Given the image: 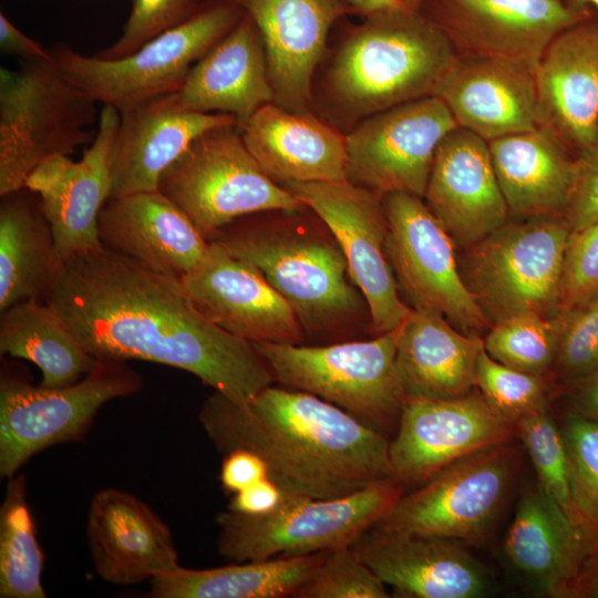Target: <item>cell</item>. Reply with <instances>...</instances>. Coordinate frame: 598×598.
<instances>
[{
	"instance_id": "obj_1",
	"label": "cell",
	"mask_w": 598,
	"mask_h": 598,
	"mask_svg": "<svg viewBox=\"0 0 598 598\" xmlns=\"http://www.w3.org/2000/svg\"><path fill=\"white\" fill-rule=\"evenodd\" d=\"M47 302L95 358L169 365L237 404L275 381L254 344L207 319L182 279L104 246L65 261Z\"/></svg>"
},
{
	"instance_id": "obj_2",
	"label": "cell",
	"mask_w": 598,
	"mask_h": 598,
	"mask_svg": "<svg viewBox=\"0 0 598 598\" xmlns=\"http://www.w3.org/2000/svg\"><path fill=\"white\" fill-rule=\"evenodd\" d=\"M198 419L217 451L256 453L291 494L338 498L392 477L388 435L308 392L270 385L237 404L215 391Z\"/></svg>"
},
{
	"instance_id": "obj_3",
	"label": "cell",
	"mask_w": 598,
	"mask_h": 598,
	"mask_svg": "<svg viewBox=\"0 0 598 598\" xmlns=\"http://www.w3.org/2000/svg\"><path fill=\"white\" fill-rule=\"evenodd\" d=\"M456 55L445 33L420 11H382L347 34L328 70L327 91L340 113L363 120L435 96Z\"/></svg>"
},
{
	"instance_id": "obj_4",
	"label": "cell",
	"mask_w": 598,
	"mask_h": 598,
	"mask_svg": "<svg viewBox=\"0 0 598 598\" xmlns=\"http://www.w3.org/2000/svg\"><path fill=\"white\" fill-rule=\"evenodd\" d=\"M97 102L53 59L0 68V196L24 187L42 163L90 145L97 133Z\"/></svg>"
},
{
	"instance_id": "obj_5",
	"label": "cell",
	"mask_w": 598,
	"mask_h": 598,
	"mask_svg": "<svg viewBox=\"0 0 598 598\" xmlns=\"http://www.w3.org/2000/svg\"><path fill=\"white\" fill-rule=\"evenodd\" d=\"M244 16L237 0L200 2L181 23L120 59L84 55L66 44L51 52L56 64L97 103L118 113L178 92L192 66Z\"/></svg>"
},
{
	"instance_id": "obj_6",
	"label": "cell",
	"mask_w": 598,
	"mask_h": 598,
	"mask_svg": "<svg viewBox=\"0 0 598 598\" xmlns=\"http://www.w3.org/2000/svg\"><path fill=\"white\" fill-rule=\"evenodd\" d=\"M398 331L326 346L251 343L275 381L317 395L389 435L405 402L395 359Z\"/></svg>"
},
{
	"instance_id": "obj_7",
	"label": "cell",
	"mask_w": 598,
	"mask_h": 598,
	"mask_svg": "<svg viewBox=\"0 0 598 598\" xmlns=\"http://www.w3.org/2000/svg\"><path fill=\"white\" fill-rule=\"evenodd\" d=\"M404 493L405 486L393 477L338 498L286 492L279 506L265 515L219 513L217 549L227 560L244 563L351 546Z\"/></svg>"
},
{
	"instance_id": "obj_8",
	"label": "cell",
	"mask_w": 598,
	"mask_h": 598,
	"mask_svg": "<svg viewBox=\"0 0 598 598\" xmlns=\"http://www.w3.org/2000/svg\"><path fill=\"white\" fill-rule=\"evenodd\" d=\"M257 267L290 303L305 330H330L353 317L360 297L338 243L311 233L235 220L209 239Z\"/></svg>"
},
{
	"instance_id": "obj_9",
	"label": "cell",
	"mask_w": 598,
	"mask_h": 598,
	"mask_svg": "<svg viewBox=\"0 0 598 598\" xmlns=\"http://www.w3.org/2000/svg\"><path fill=\"white\" fill-rule=\"evenodd\" d=\"M237 128V125H225L203 133L159 179L158 190L175 203L207 239L247 215L297 212L306 207L260 168Z\"/></svg>"
},
{
	"instance_id": "obj_10",
	"label": "cell",
	"mask_w": 598,
	"mask_h": 598,
	"mask_svg": "<svg viewBox=\"0 0 598 598\" xmlns=\"http://www.w3.org/2000/svg\"><path fill=\"white\" fill-rule=\"evenodd\" d=\"M143 379L127 361L96 358L78 382L45 388L1 375L0 474L11 478L37 453L78 441L109 401L136 394Z\"/></svg>"
},
{
	"instance_id": "obj_11",
	"label": "cell",
	"mask_w": 598,
	"mask_h": 598,
	"mask_svg": "<svg viewBox=\"0 0 598 598\" xmlns=\"http://www.w3.org/2000/svg\"><path fill=\"white\" fill-rule=\"evenodd\" d=\"M571 229L565 216L523 218L471 246L468 288L488 320L557 313Z\"/></svg>"
},
{
	"instance_id": "obj_12",
	"label": "cell",
	"mask_w": 598,
	"mask_h": 598,
	"mask_svg": "<svg viewBox=\"0 0 598 598\" xmlns=\"http://www.w3.org/2000/svg\"><path fill=\"white\" fill-rule=\"evenodd\" d=\"M507 442L467 455L404 493L373 525L458 543L482 542L513 483L518 447Z\"/></svg>"
},
{
	"instance_id": "obj_13",
	"label": "cell",
	"mask_w": 598,
	"mask_h": 598,
	"mask_svg": "<svg viewBox=\"0 0 598 598\" xmlns=\"http://www.w3.org/2000/svg\"><path fill=\"white\" fill-rule=\"evenodd\" d=\"M382 200L388 218V259L413 309L439 312L467 334L488 326L461 277L454 240L423 198L394 192Z\"/></svg>"
},
{
	"instance_id": "obj_14",
	"label": "cell",
	"mask_w": 598,
	"mask_h": 598,
	"mask_svg": "<svg viewBox=\"0 0 598 598\" xmlns=\"http://www.w3.org/2000/svg\"><path fill=\"white\" fill-rule=\"evenodd\" d=\"M323 221L341 248L349 275L367 301L372 331L401 327L411 311L399 297L386 255L388 218L382 197L344 182L282 185Z\"/></svg>"
},
{
	"instance_id": "obj_15",
	"label": "cell",
	"mask_w": 598,
	"mask_h": 598,
	"mask_svg": "<svg viewBox=\"0 0 598 598\" xmlns=\"http://www.w3.org/2000/svg\"><path fill=\"white\" fill-rule=\"evenodd\" d=\"M456 127L437 96L370 115L346 136L348 182L380 197L403 192L423 198L436 151Z\"/></svg>"
},
{
	"instance_id": "obj_16",
	"label": "cell",
	"mask_w": 598,
	"mask_h": 598,
	"mask_svg": "<svg viewBox=\"0 0 598 598\" xmlns=\"http://www.w3.org/2000/svg\"><path fill=\"white\" fill-rule=\"evenodd\" d=\"M389 460L392 477L420 486L452 463L516 437L514 423L478 392L404 402Z\"/></svg>"
},
{
	"instance_id": "obj_17",
	"label": "cell",
	"mask_w": 598,
	"mask_h": 598,
	"mask_svg": "<svg viewBox=\"0 0 598 598\" xmlns=\"http://www.w3.org/2000/svg\"><path fill=\"white\" fill-rule=\"evenodd\" d=\"M417 11L457 54L498 58L534 71L558 33L596 12H575L564 0H426Z\"/></svg>"
},
{
	"instance_id": "obj_18",
	"label": "cell",
	"mask_w": 598,
	"mask_h": 598,
	"mask_svg": "<svg viewBox=\"0 0 598 598\" xmlns=\"http://www.w3.org/2000/svg\"><path fill=\"white\" fill-rule=\"evenodd\" d=\"M120 122L116 109L103 105L94 141L79 161L58 156L39 165L24 187L41 202L64 261L103 247L99 216L111 197L110 158Z\"/></svg>"
},
{
	"instance_id": "obj_19",
	"label": "cell",
	"mask_w": 598,
	"mask_h": 598,
	"mask_svg": "<svg viewBox=\"0 0 598 598\" xmlns=\"http://www.w3.org/2000/svg\"><path fill=\"white\" fill-rule=\"evenodd\" d=\"M182 282L207 319L238 338L293 344L303 340V328L290 303L257 267L216 241H209L204 259Z\"/></svg>"
},
{
	"instance_id": "obj_20",
	"label": "cell",
	"mask_w": 598,
	"mask_h": 598,
	"mask_svg": "<svg viewBox=\"0 0 598 598\" xmlns=\"http://www.w3.org/2000/svg\"><path fill=\"white\" fill-rule=\"evenodd\" d=\"M534 72L537 127L577 156L598 137V13L558 33Z\"/></svg>"
},
{
	"instance_id": "obj_21",
	"label": "cell",
	"mask_w": 598,
	"mask_h": 598,
	"mask_svg": "<svg viewBox=\"0 0 598 598\" xmlns=\"http://www.w3.org/2000/svg\"><path fill=\"white\" fill-rule=\"evenodd\" d=\"M266 51L275 103L308 112L312 78L333 24L357 13L347 0H237Z\"/></svg>"
},
{
	"instance_id": "obj_22",
	"label": "cell",
	"mask_w": 598,
	"mask_h": 598,
	"mask_svg": "<svg viewBox=\"0 0 598 598\" xmlns=\"http://www.w3.org/2000/svg\"><path fill=\"white\" fill-rule=\"evenodd\" d=\"M354 551L402 598H478L489 589L484 567L456 540L367 529Z\"/></svg>"
},
{
	"instance_id": "obj_23",
	"label": "cell",
	"mask_w": 598,
	"mask_h": 598,
	"mask_svg": "<svg viewBox=\"0 0 598 598\" xmlns=\"http://www.w3.org/2000/svg\"><path fill=\"white\" fill-rule=\"evenodd\" d=\"M423 200L461 246H473L511 216L488 143L460 126L436 151Z\"/></svg>"
},
{
	"instance_id": "obj_24",
	"label": "cell",
	"mask_w": 598,
	"mask_h": 598,
	"mask_svg": "<svg viewBox=\"0 0 598 598\" xmlns=\"http://www.w3.org/2000/svg\"><path fill=\"white\" fill-rule=\"evenodd\" d=\"M225 125L238 123L229 114L186 107L177 92L121 112L110 158L111 197L158 190L163 173L196 137Z\"/></svg>"
},
{
	"instance_id": "obj_25",
	"label": "cell",
	"mask_w": 598,
	"mask_h": 598,
	"mask_svg": "<svg viewBox=\"0 0 598 598\" xmlns=\"http://www.w3.org/2000/svg\"><path fill=\"white\" fill-rule=\"evenodd\" d=\"M86 537L96 574L113 585H135L181 566L168 526L122 489L109 487L93 495Z\"/></svg>"
},
{
	"instance_id": "obj_26",
	"label": "cell",
	"mask_w": 598,
	"mask_h": 598,
	"mask_svg": "<svg viewBox=\"0 0 598 598\" xmlns=\"http://www.w3.org/2000/svg\"><path fill=\"white\" fill-rule=\"evenodd\" d=\"M99 236L105 248L179 279L209 248L189 217L159 190L111 197L99 216Z\"/></svg>"
},
{
	"instance_id": "obj_27",
	"label": "cell",
	"mask_w": 598,
	"mask_h": 598,
	"mask_svg": "<svg viewBox=\"0 0 598 598\" xmlns=\"http://www.w3.org/2000/svg\"><path fill=\"white\" fill-rule=\"evenodd\" d=\"M435 96L486 142L537 127L535 72L513 61L457 54Z\"/></svg>"
},
{
	"instance_id": "obj_28",
	"label": "cell",
	"mask_w": 598,
	"mask_h": 598,
	"mask_svg": "<svg viewBox=\"0 0 598 598\" xmlns=\"http://www.w3.org/2000/svg\"><path fill=\"white\" fill-rule=\"evenodd\" d=\"M241 130L247 150L277 183L348 181L346 136L309 112L270 102Z\"/></svg>"
},
{
	"instance_id": "obj_29",
	"label": "cell",
	"mask_w": 598,
	"mask_h": 598,
	"mask_svg": "<svg viewBox=\"0 0 598 598\" xmlns=\"http://www.w3.org/2000/svg\"><path fill=\"white\" fill-rule=\"evenodd\" d=\"M177 94L190 110L234 116L239 128L275 102L262 39L247 13L192 66Z\"/></svg>"
},
{
	"instance_id": "obj_30",
	"label": "cell",
	"mask_w": 598,
	"mask_h": 598,
	"mask_svg": "<svg viewBox=\"0 0 598 598\" xmlns=\"http://www.w3.org/2000/svg\"><path fill=\"white\" fill-rule=\"evenodd\" d=\"M483 339L439 312L411 309L398 331L396 368L406 400L464 396L475 386Z\"/></svg>"
},
{
	"instance_id": "obj_31",
	"label": "cell",
	"mask_w": 598,
	"mask_h": 598,
	"mask_svg": "<svg viewBox=\"0 0 598 598\" xmlns=\"http://www.w3.org/2000/svg\"><path fill=\"white\" fill-rule=\"evenodd\" d=\"M487 143L511 215L522 219L565 216L577 161L553 133L536 127Z\"/></svg>"
},
{
	"instance_id": "obj_32",
	"label": "cell",
	"mask_w": 598,
	"mask_h": 598,
	"mask_svg": "<svg viewBox=\"0 0 598 598\" xmlns=\"http://www.w3.org/2000/svg\"><path fill=\"white\" fill-rule=\"evenodd\" d=\"M504 550L539 594L566 598L588 546L580 528L537 484L519 498Z\"/></svg>"
},
{
	"instance_id": "obj_33",
	"label": "cell",
	"mask_w": 598,
	"mask_h": 598,
	"mask_svg": "<svg viewBox=\"0 0 598 598\" xmlns=\"http://www.w3.org/2000/svg\"><path fill=\"white\" fill-rule=\"evenodd\" d=\"M64 267L39 196L25 187L1 196L0 311L48 301Z\"/></svg>"
},
{
	"instance_id": "obj_34",
	"label": "cell",
	"mask_w": 598,
	"mask_h": 598,
	"mask_svg": "<svg viewBox=\"0 0 598 598\" xmlns=\"http://www.w3.org/2000/svg\"><path fill=\"white\" fill-rule=\"evenodd\" d=\"M323 551L188 569L177 567L151 579L154 598L295 597L321 560Z\"/></svg>"
},
{
	"instance_id": "obj_35",
	"label": "cell",
	"mask_w": 598,
	"mask_h": 598,
	"mask_svg": "<svg viewBox=\"0 0 598 598\" xmlns=\"http://www.w3.org/2000/svg\"><path fill=\"white\" fill-rule=\"evenodd\" d=\"M0 352L34 363L45 388L78 382L96 362L58 312L40 300L21 301L1 312Z\"/></svg>"
},
{
	"instance_id": "obj_36",
	"label": "cell",
	"mask_w": 598,
	"mask_h": 598,
	"mask_svg": "<svg viewBox=\"0 0 598 598\" xmlns=\"http://www.w3.org/2000/svg\"><path fill=\"white\" fill-rule=\"evenodd\" d=\"M44 556L25 499L22 475L9 478L0 509V597L44 598Z\"/></svg>"
},
{
	"instance_id": "obj_37",
	"label": "cell",
	"mask_w": 598,
	"mask_h": 598,
	"mask_svg": "<svg viewBox=\"0 0 598 598\" xmlns=\"http://www.w3.org/2000/svg\"><path fill=\"white\" fill-rule=\"evenodd\" d=\"M483 346L497 362L544 378L555 367L557 324L553 318L536 312L518 313L495 322Z\"/></svg>"
},
{
	"instance_id": "obj_38",
	"label": "cell",
	"mask_w": 598,
	"mask_h": 598,
	"mask_svg": "<svg viewBox=\"0 0 598 598\" xmlns=\"http://www.w3.org/2000/svg\"><path fill=\"white\" fill-rule=\"evenodd\" d=\"M514 425L516 437L522 441L530 456L538 485L579 527L571 495L569 458L561 430L546 410L528 413L516 420Z\"/></svg>"
},
{
	"instance_id": "obj_39",
	"label": "cell",
	"mask_w": 598,
	"mask_h": 598,
	"mask_svg": "<svg viewBox=\"0 0 598 598\" xmlns=\"http://www.w3.org/2000/svg\"><path fill=\"white\" fill-rule=\"evenodd\" d=\"M560 430L569 458L573 502L589 553L598 547V423L568 411Z\"/></svg>"
},
{
	"instance_id": "obj_40",
	"label": "cell",
	"mask_w": 598,
	"mask_h": 598,
	"mask_svg": "<svg viewBox=\"0 0 598 598\" xmlns=\"http://www.w3.org/2000/svg\"><path fill=\"white\" fill-rule=\"evenodd\" d=\"M386 585L351 546L323 551L295 598H388Z\"/></svg>"
},
{
	"instance_id": "obj_41",
	"label": "cell",
	"mask_w": 598,
	"mask_h": 598,
	"mask_svg": "<svg viewBox=\"0 0 598 598\" xmlns=\"http://www.w3.org/2000/svg\"><path fill=\"white\" fill-rule=\"evenodd\" d=\"M475 386L513 423L528 413L546 410L545 379L497 362L484 346L476 364Z\"/></svg>"
},
{
	"instance_id": "obj_42",
	"label": "cell",
	"mask_w": 598,
	"mask_h": 598,
	"mask_svg": "<svg viewBox=\"0 0 598 598\" xmlns=\"http://www.w3.org/2000/svg\"><path fill=\"white\" fill-rule=\"evenodd\" d=\"M555 368L567 382L598 369V297L558 312Z\"/></svg>"
},
{
	"instance_id": "obj_43",
	"label": "cell",
	"mask_w": 598,
	"mask_h": 598,
	"mask_svg": "<svg viewBox=\"0 0 598 598\" xmlns=\"http://www.w3.org/2000/svg\"><path fill=\"white\" fill-rule=\"evenodd\" d=\"M131 1V11L121 35L113 44L95 53L96 56H126L157 34L187 19L200 4L197 0Z\"/></svg>"
},
{
	"instance_id": "obj_44",
	"label": "cell",
	"mask_w": 598,
	"mask_h": 598,
	"mask_svg": "<svg viewBox=\"0 0 598 598\" xmlns=\"http://www.w3.org/2000/svg\"><path fill=\"white\" fill-rule=\"evenodd\" d=\"M597 297L598 220L579 231L570 234L557 313L586 303Z\"/></svg>"
},
{
	"instance_id": "obj_45",
	"label": "cell",
	"mask_w": 598,
	"mask_h": 598,
	"mask_svg": "<svg viewBox=\"0 0 598 598\" xmlns=\"http://www.w3.org/2000/svg\"><path fill=\"white\" fill-rule=\"evenodd\" d=\"M577 177L565 218L571 233L598 220V137L576 156Z\"/></svg>"
},
{
	"instance_id": "obj_46",
	"label": "cell",
	"mask_w": 598,
	"mask_h": 598,
	"mask_svg": "<svg viewBox=\"0 0 598 598\" xmlns=\"http://www.w3.org/2000/svg\"><path fill=\"white\" fill-rule=\"evenodd\" d=\"M267 477L268 467L256 453L236 448L225 454L219 478L227 492L234 494Z\"/></svg>"
},
{
	"instance_id": "obj_47",
	"label": "cell",
	"mask_w": 598,
	"mask_h": 598,
	"mask_svg": "<svg viewBox=\"0 0 598 598\" xmlns=\"http://www.w3.org/2000/svg\"><path fill=\"white\" fill-rule=\"evenodd\" d=\"M286 491L269 477L234 493L228 509L245 515H265L276 509Z\"/></svg>"
},
{
	"instance_id": "obj_48",
	"label": "cell",
	"mask_w": 598,
	"mask_h": 598,
	"mask_svg": "<svg viewBox=\"0 0 598 598\" xmlns=\"http://www.w3.org/2000/svg\"><path fill=\"white\" fill-rule=\"evenodd\" d=\"M0 48L22 60L53 59L51 50L28 37L3 12L0 13Z\"/></svg>"
},
{
	"instance_id": "obj_49",
	"label": "cell",
	"mask_w": 598,
	"mask_h": 598,
	"mask_svg": "<svg viewBox=\"0 0 598 598\" xmlns=\"http://www.w3.org/2000/svg\"><path fill=\"white\" fill-rule=\"evenodd\" d=\"M569 383V412L598 423V369Z\"/></svg>"
},
{
	"instance_id": "obj_50",
	"label": "cell",
	"mask_w": 598,
	"mask_h": 598,
	"mask_svg": "<svg viewBox=\"0 0 598 598\" xmlns=\"http://www.w3.org/2000/svg\"><path fill=\"white\" fill-rule=\"evenodd\" d=\"M566 598H598V547L585 557Z\"/></svg>"
},
{
	"instance_id": "obj_51",
	"label": "cell",
	"mask_w": 598,
	"mask_h": 598,
	"mask_svg": "<svg viewBox=\"0 0 598 598\" xmlns=\"http://www.w3.org/2000/svg\"><path fill=\"white\" fill-rule=\"evenodd\" d=\"M350 6L362 17H368L382 11L402 8L400 0H347Z\"/></svg>"
},
{
	"instance_id": "obj_52",
	"label": "cell",
	"mask_w": 598,
	"mask_h": 598,
	"mask_svg": "<svg viewBox=\"0 0 598 598\" xmlns=\"http://www.w3.org/2000/svg\"><path fill=\"white\" fill-rule=\"evenodd\" d=\"M565 4L575 12L596 11L598 13V0H564Z\"/></svg>"
},
{
	"instance_id": "obj_53",
	"label": "cell",
	"mask_w": 598,
	"mask_h": 598,
	"mask_svg": "<svg viewBox=\"0 0 598 598\" xmlns=\"http://www.w3.org/2000/svg\"><path fill=\"white\" fill-rule=\"evenodd\" d=\"M402 6L410 10H419L426 0H400Z\"/></svg>"
},
{
	"instance_id": "obj_54",
	"label": "cell",
	"mask_w": 598,
	"mask_h": 598,
	"mask_svg": "<svg viewBox=\"0 0 598 598\" xmlns=\"http://www.w3.org/2000/svg\"><path fill=\"white\" fill-rule=\"evenodd\" d=\"M198 2H205V1H210V0H197Z\"/></svg>"
}]
</instances>
